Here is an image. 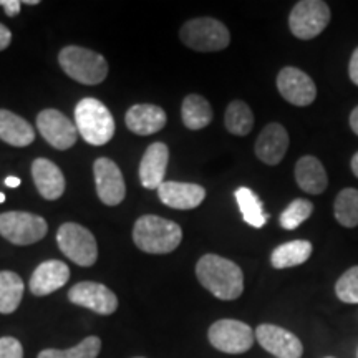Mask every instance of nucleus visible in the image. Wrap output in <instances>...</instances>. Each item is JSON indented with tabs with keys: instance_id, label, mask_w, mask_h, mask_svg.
<instances>
[{
	"instance_id": "bb28decb",
	"label": "nucleus",
	"mask_w": 358,
	"mask_h": 358,
	"mask_svg": "<svg viewBox=\"0 0 358 358\" xmlns=\"http://www.w3.org/2000/svg\"><path fill=\"white\" fill-rule=\"evenodd\" d=\"M236 201L237 204H239L241 213H243L244 221L248 222L249 226L257 227V229L266 226L268 214L264 213L262 203L256 196V192L249 189V187H239V189L236 191Z\"/></svg>"
},
{
	"instance_id": "cd10ccee",
	"label": "nucleus",
	"mask_w": 358,
	"mask_h": 358,
	"mask_svg": "<svg viewBox=\"0 0 358 358\" xmlns=\"http://www.w3.org/2000/svg\"><path fill=\"white\" fill-rule=\"evenodd\" d=\"M335 219L345 227L358 226V189L347 187L338 192L334 203Z\"/></svg>"
},
{
	"instance_id": "c756f323",
	"label": "nucleus",
	"mask_w": 358,
	"mask_h": 358,
	"mask_svg": "<svg viewBox=\"0 0 358 358\" xmlns=\"http://www.w3.org/2000/svg\"><path fill=\"white\" fill-rule=\"evenodd\" d=\"M313 213V204L307 199H295L280 214V226L287 231H294L306 222Z\"/></svg>"
},
{
	"instance_id": "9d476101",
	"label": "nucleus",
	"mask_w": 358,
	"mask_h": 358,
	"mask_svg": "<svg viewBox=\"0 0 358 358\" xmlns=\"http://www.w3.org/2000/svg\"><path fill=\"white\" fill-rule=\"evenodd\" d=\"M37 128L43 140L55 150H70L77 143L78 129L62 111L48 108L37 116Z\"/></svg>"
},
{
	"instance_id": "9b49d317",
	"label": "nucleus",
	"mask_w": 358,
	"mask_h": 358,
	"mask_svg": "<svg viewBox=\"0 0 358 358\" xmlns=\"http://www.w3.org/2000/svg\"><path fill=\"white\" fill-rule=\"evenodd\" d=\"M69 301L100 315H110L118 308V297L106 285L90 280L73 285L69 290Z\"/></svg>"
},
{
	"instance_id": "c85d7f7f",
	"label": "nucleus",
	"mask_w": 358,
	"mask_h": 358,
	"mask_svg": "<svg viewBox=\"0 0 358 358\" xmlns=\"http://www.w3.org/2000/svg\"><path fill=\"white\" fill-rule=\"evenodd\" d=\"M101 350V340L95 337L83 338L78 345L66 348V350H55V348H47L40 352L38 358H96Z\"/></svg>"
},
{
	"instance_id": "a878e982",
	"label": "nucleus",
	"mask_w": 358,
	"mask_h": 358,
	"mask_svg": "<svg viewBox=\"0 0 358 358\" xmlns=\"http://www.w3.org/2000/svg\"><path fill=\"white\" fill-rule=\"evenodd\" d=\"M224 124H226L227 131L236 136H245L254 128L252 110L249 108L248 103L241 100L231 101L226 110V116H224Z\"/></svg>"
},
{
	"instance_id": "dca6fc26",
	"label": "nucleus",
	"mask_w": 358,
	"mask_h": 358,
	"mask_svg": "<svg viewBox=\"0 0 358 358\" xmlns=\"http://www.w3.org/2000/svg\"><path fill=\"white\" fill-rule=\"evenodd\" d=\"M70 279V268L62 261H45L35 268L30 277V292L35 297H45V295L62 289Z\"/></svg>"
},
{
	"instance_id": "6ab92c4d",
	"label": "nucleus",
	"mask_w": 358,
	"mask_h": 358,
	"mask_svg": "<svg viewBox=\"0 0 358 358\" xmlns=\"http://www.w3.org/2000/svg\"><path fill=\"white\" fill-rule=\"evenodd\" d=\"M32 178L40 196L47 201L62 198L65 192V176L55 163L47 158H37L32 163Z\"/></svg>"
},
{
	"instance_id": "79ce46f5",
	"label": "nucleus",
	"mask_w": 358,
	"mask_h": 358,
	"mask_svg": "<svg viewBox=\"0 0 358 358\" xmlns=\"http://www.w3.org/2000/svg\"><path fill=\"white\" fill-rule=\"evenodd\" d=\"M136 358H143V357H136Z\"/></svg>"
},
{
	"instance_id": "393cba45",
	"label": "nucleus",
	"mask_w": 358,
	"mask_h": 358,
	"mask_svg": "<svg viewBox=\"0 0 358 358\" xmlns=\"http://www.w3.org/2000/svg\"><path fill=\"white\" fill-rule=\"evenodd\" d=\"M24 297V282L12 271L0 272V313H13Z\"/></svg>"
},
{
	"instance_id": "58836bf2",
	"label": "nucleus",
	"mask_w": 358,
	"mask_h": 358,
	"mask_svg": "<svg viewBox=\"0 0 358 358\" xmlns=\"http://www.w3.org/2000/svg\"><path fill=\"white\" fill-rule=\"evenodd\" d=\"M22 3H29V6H37L38 0H27V2H22Z\"/></svg>"
},
{
	"instance_id": "423d86ee",
	"label": "nucleus",
	"mask_w": 358,
	"mask_h": 358,
	"mask_svg": "<svg viewBox=\"0 0 358 358\" xmlns=\"http://www.w3.org/2000/svg\"><path fill=\"white\" fill-rule=\"evenodd\" d=\"M57 243L62 252L82 267H90L98 259L95 236L77 222L62 224L57 232Z\"/></svg>"
},
{
	"instance_id": "c9c22d12",
	"label": "nucleus",
	"mask_w": 358,
	"mask_h": 358,
	"mask_svg": "<svg viewBox=\"0 0 358 358\" xmlns=\"http://www.w3.org/2000/svg\"><path fill=\"white\" fill-rule=\"evenodd\" d=\"M350 127L353 129V133L358 134V106L352 111V115H350Z\"/></svg>"
},
{
	"instance_id": "6e6552de",
	"label": "nucleus",
	"mask_w": 358,
	"mask_h": 358,
	"mask_svg": "<svg viewBox=\"0 0 358 358\" xmlns=\"http://www.w3.org/2000/svg\"><path fill=\"white\" fill-rule=\"evenodd\" d=\"M330 7L322 0H302L295 3L289 15L290 32L301 40H312L327 29Z\"/></svg>"
},
{
	"instance_id": "2f4dec72",
	"label": "nucleus",
	"mask_w": 358,
	"mask_h": 358,
	"mask_svg": "<svg viewBox=\"0 0 358 358\" xmlns=\"http://www.w3.org/2000/svg\"><path fill=\"white\" fill-rule=\"evenodd\" d=\"M0 358H24L22 343L13 337L0 338Z\"/></svg>"
},
{
	"instance_id": "4468645a",
	"label": "nucleus",
	"mask_w": 358,
	"mask_h": 358,
	"mask_svg": "<svg viewBox=\"0 0 358 358\" xmlns=\"http://www.w3.org/2000/svg\"><path fill=\"white\" fill-rule=\"evenodd\" d=\"M256 340L264 350L272 353L275 358H301L303 353L301 340L279 325H259L256 329Z\"/></svg>"
},
{
	"instance_id": "5701e85b",
	"label": "nucleus",
	"mask_w": 358,
	"mask_h": 358,
	"mask_svg": "<svg viewBox=\"0 0 358 358\" xmlns=\"http://www.w3.org/2000/svg\"><path fill=\"white\" fill-rule=\"evenodd\" d=\"M182 123L186 128L203 129L213 122V108L209 101L201 95H187L181 106Z\"/></svg>"
},
{
	"instance_id": "20e7f679",
	"label": "nucleus",
	"mask_w": 358,
	"mask_h": 358,
	"mask_svg": "<svg viewBox=\"0 0 358 358\" xmlns=\"http://www.w3.org/2000/svg\"><path fill=\"white\" fill-rule=\"evenodd\" d=\"M60 66L71 80L82 85H98L108 75V64L100 53L69 45L58 55Z\"/></svg>"
},
{
	"instance_id": "39448f33",
	"label": "nucleus",
	"mask_w": 358,
	"mask_h": 358,
	"mask_svg": "<svg viewBox=\"0 0 358 358\" xmlns=\"http://www.w3.org/2000/svg\"><path fill=\"white\" fill-rule=\"evenodd\" d=\"M186 47L196 52H221L231 42V34L221 20L211 17L187 20L179 32Z\"/></svg>"
},
{
	"instance_id": "f8f14e48",
	"label": "nucleus",
	"mask_w": 358,
	"mask_h": 358,
	"mask_svg": "<svg viewBox=\"0 0 358 358\" xmlns=\"http://www.w3.org/2000/svg\"><path fill=\"white\" fill-rule=\"evenodd\" d=\"M96 194L103 204L118 206L127 194L123 174L110 158H98L93 164Z\"/></svg>"
},
{
	"instance_id": "ddd939ff",
	"label": "nucleus",
	"mask_w": 358,
	"mask_h": 358,
	"mask_svg": "<svg viewBox=\"0 0 358 358\" xmlns=\"http://www.w3.org/2000/svg\"><path fill=\"white\" fill-rule=\"evenodd\" d=\"M277 88L280 95L295 106H308L317 96V87L306 71L285 66L277 75Z\"/></svg>"
},
{
	"instance_id": "473e14b6",
	"label": "nucleus",
	"mask_w": 358,
	"mask_h": 358,
	"mask_svg": "<svg viewBox=\"0 0 358 358\" xmlns=\"http://www.w3.org/2000/svg\"><path fill=\"white\" fill-rule=\"evenodd\" d=\"M0 7H3L8 17H15L20 13L22 2L20 0H0Z\"/></svg>"
},
{
	"instance_id": "a19ab883",
	"label": "nucleus",
	"mask_w": 358,
	"mask_h": 358,
	"mask_svg": "<svg viewBox=\"0 0 358 358\" xmlns=\"http://www.w3.org/2000/svg\"><path fill=\"white\" fill-rule=\"evenodd\" d=\"M327 358H334V357H327Z\"/></svg>"
},
{
	"instance_id": "aec40b11",
	"label": "nucleus",
	"mask_w": 358,
	"mask_h": 358,
	"mask_svg": "<svg viewBox=\"0 0 358 358\" xmlns=\"http://www.w3.org/2000/svg\"><path fill=\"white\" fill-rule=\"evenodd\" d=\"M124 122L129 131L140 136H148L161 131L166 124V113L158 105H150V103H141L134 105L128 110Z\"/></svg>"
},
{
	"instance_id": "e433bc0d",
	"label": "nucleus",
	"mask_w": 358,
	"mask_h": 358,
	"mask_svg": "<svg viewBox=\"0 0 358 358\" xmlns=\"http://www.w3.org/2000/svg\"><path fill=\"white\" fill-rule=\"evenodd\" d=\"M6 185H7L8 187H19V186H20V179L15 178V176H8V178L6 179Z\"/></svg>"
},
{
	"instance_id": "f3484780",
	"label": "nucleus",
	"mask_w": 358,
	"mask_h": 358,
	"mask_svg": "<svg viewBox=\"0 0 358 358\" xmlns=\"http://www.w3.org/2000/svg\"><path fill=\"white\" fill-rule=\"evenodd\" d=\"M158 196L161 203L173 209H194L206 198V189L194 182L164 181L159 186Z\"/></svg>"
},
{
	"instance_id": "0eeeda50",
	"label": "nucleus",
	"mask_w": 358,
	"mask_h": 358,
	"mask_svg": "<svg viewBox=\"0 0 358 358\" xmlns=\"http://www.w3.org/2000/svg\"><path fill=\"white\" fill-rule=\"evenodd\" d=\"M48 226L42 216L24 211L0 214V236L15 245H30L47 236Z\"/></svg>"
},
{
	"instance_id": "a211bd4d",
	"label": "nucleus",
	"mask_w": 358,
	"mask_h": 358,
	"mask_svg": "<svg viewBox=\"0 0 358 358\" xmlns=\"http://www.w3.org/2000/svg\"><path fill=\"white\" fill-rule=\"evenodd\" d=\"M169 161V151L164 143H153L148 146L140 163V181L146 189H159L164 182Z\"/></svg>"
},
{
	"instance_id": "412c9836",
	"label": "nucleus",
	"mask_w": 358,
	"mask_h": 358,
	"mask_svg": "<svg viewBox=\"0 0 358 358\" xmlns=\"http://www.w3.org/2000/svg\"><path fill=\"white\" fill-rule=\"evenodd\" d=\"M295 181L303 192L322 194L329 186V178L320 159L315 156H302L295 164Z\"/></svg>"
},
{
	"instance_id": "f03ea898",
	"label": "nucleus",
	"mask_w": 358,
	"mask_h": 358,
	"mask_svg": "<svg viewBox=\"0 0 358 358\" xmlns=\"http://www.w3.org/2000/svg\"><path fill=\"white\" fill-rule=\"evenodd\" d=\"M133 241L143 252L169 254L181 244L182 231L169 219L148 214L134 222Z\"/></svg>"
},
{
	"instance_id": "1a4fd4ad",
	"label": "nucleus",
	"mask_w": 358,
	"mask_h": 358,
	"mask_svg": "<svg viewBox=\"0 0 358 358\" xmlns=\"http://www.w3.org/2000/svg\"><path fill=\"white\" fill-rule=\"evenodd\" d=\"M209 342L219 352L231 353V355H239L250 350L256 334L248 324L232 319H222L214 322L208 332Z\"/></svg>"
},
{
	"instance_id": "f257e3e1",
	"label": "nucleus",
	"mask_w": 358,
	"mask_h": 358,
	"mask_svg": "<svg viewBox=\"0 0 358 358\" xmlns=\"http://www.w3.org/2000/svg\"><path fill=\"white\" fill-rule=\"evenodd\" d=\"M196 275L204 289L221 301H236L244 292V274L229 259L206 254L198 261Z\"/></svg>"
},
{
	"instance_id": "b1692460",
	"label": "nucleus",
	"mask_w": 358,
	"mask_h": 358,
	"mask_svg": "<svg viewBox=\"0 0 358 358\" xmlns=\"http://www.w3.org/2000/svg\"><path fill=\"white\" fill-rule=\"evenodd\" d=\"M312 256V244L308 241H290L274 249L271 262L275 268H289L301 266Z\"/></svg>"
},
{
	"instance_id": "4be33fe9",
	"label": "nucleus",
	"mask_w": 358,
	"mask_h": 358,
	"mask_svg": "<svg viewBox=\"0 0 358 358\" xmlns=\"http://www.w3.org/2000/svg\"><path fill=\"white\" fill-rule=\"evenodd\" d=\"M0 140L15 148L29 146L35 140L34 127L22 116L0 110Z\"/></svg>"
},
{
	"instance_id": "2eb2a0df",
	"label": "nucleus",
	"mask_w": 358,
	"mask_h": 358,
	"mask_svg": "<svg viewBox=\"0 0 358 358\" xmlns=\"http://www.w3.org/2000/svg\"><path fill=\"white\" fill-rule=\"evenodd\" d=\"M289 148V133L279 123H268L257 136L256 156L268 166H275L284 159Z\"/></svg>"
},
{
	"instance_id": "72a5a7b5",
	"label": "nucleus",
	"mask_w": 358,
	"mask_h": 358,
	"mask_svg": "<svg viewBox=\"0 0 358 358\" xmlns=\"http://www.w3.org/2000/svg\"><path fill=\"white\" fill-rule=\"evenodd\" d=\"M348 73H350L352 82L358 87V47H357V50L352 53L350 65H348Z\"/></svg>"
},
{
	"instance_id": "7c9ffc66",
	"label": "nucleus",
	"mask_w": 358,
	"mask_h": 358,
	"mask_svg": "<svg viewBox=\"0 0 358 358\" xmlns=\"http://www.w3.org/2000/svg\"><path fill=\"white\" fill-rule=\"evenodd\" d=\"M335 294L342 302L358 303V266L350 267L335 284Z\"/></svg>"
},
{
	"instance_id": "ea45409f",
	"label": "nucleus",
	"mask_w": 358,
	"mask_h": 358,
	"mask_svg": "<svg viewBox=\"0 0 358 358\" xmlns=\"http://www.w3.org/2000/svg\"><path fill=\"white\" fill-rule=\"evenodd\" d=\"M3 201H6V194H3V192H0V203H3Z\"/></svg>"
},
{
	"instance_id": "7ed1b4c3",
	"label": "nucleus",
	"mask_w": 358,
	"mask_h": 358,
	"mask_svg": "<svg viewBox=\"0 0 358 358\" xmlns=\"http://www.w3.org/2000/svg\"><path fill=\"white\" fill-rule=\"evenodd\" d=\"M75 127L88 145L103 146L115 136V120L96 98H83L75 106Z\"/></svg>"
},
{
	"instance_id": "f704fd0d",
	"label": "nucleus",
	"mask_w": 358,
	"mask_h": 358,
	"mask_svg": "<svg viewBox=\"0 0 358 358\" xmlns=\"http://www.w3.org/2000/svg\"><path fill=\"white\" fill-rule=\"evenodd\" d=\"M12 42V32L7 29L6 25L0 24V52L6 50V48Z\"/></svg>"
},
{
	"instance_id": "4c0bfd02",
	"label": "nucleus",
	"mask_w": 358,
	"mask_h": 358,
	"mask_svg": "<svg viewBox=\"0 0 358 358\" xmlns=\"http://www.w3.org/2000/svg\"><path fill=\"white\" fill-rule=\"evenodd\" d=\"M352 171L358 178V153L353 155V158H352Z\"/></svg>"
}]
</instances>
